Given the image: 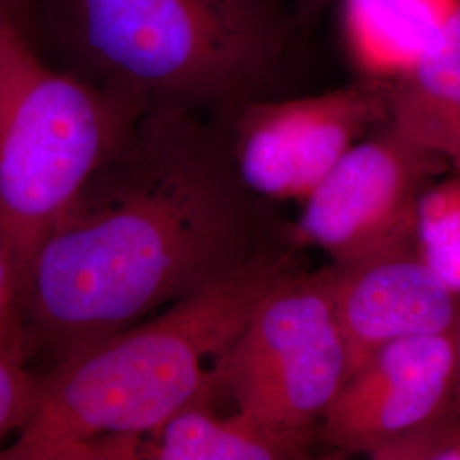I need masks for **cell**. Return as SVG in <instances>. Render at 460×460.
Instances as JSON below:
<instances>
[{"label":"cell","instance_id":"obj_11","mask_svg":"<svg viewBox=\"0 0 460 460\" xmlns=\"http://www.w3.org/2000/svg\"><path fill=\"white\" fill-rule=\"evenodd\" d=\"M389 123L460 174V2L420 60L391 81Z\"/></svg>","mask_w":460,"mask_h":460},{"label":"cell","instance_id":"obj_4","mask_svg":"<svg viewBox=\"0 0 460 460\" xmlns=\"http://www.w3.org/2000/svg\"><path fill=\"white\" fill-rule=\"evenodd\" d=\"M146 111L47 66L0 14V230L22 279L57 218Z\"/></svg>","mask_w":460,"mask_h":460},{"label":"cell","instance_id":"obj_16","mask_svg":"<svg viewBox=\"0 0 460 460\" xmlns=\"http://www.w3.org/2000/svg\"><path fill=\"white\" fill-rule=\"evenodd\" d=\"M0 14L30 36L33 28L34 0H0Z\"/></svg>","mask_w":460,"mask_h":460},{"label":"cell","instance_id":"obj_10","mask_svg":"<svg viewBox=\"0 0 460 460\" xmlns=\"http://www.w3.org/2000/svg\"><path fill=\"white\" fill-rule=\"evenodd\" d=\"M317 429L279 427L249 412L220 414L201 397L140 438L146 460L305 459Z\"/></svg>","mask_w":460,"mask_h":460},{"label":"cell","instance_id":"obj_3","mask_svg":"<svg viewBox=\"0 0 460 460\" xmlns=\"http://www.w3.org/2000/svg\"><path fill=\"white\" fill-rule=\"evenodd\" d=\"M49 16L72 74L147 111L246 102L285 41L270 0H51Z\"/></svg>","mask_w":460,"mask_h":460},{"label":"cell","instance_id":"obj_15","mask_svg":"<svg viewBox=\"0 0 460 460\" xmlns=\"http://www.w3.org/2000/svg\"><path fill=\"white\" fill-rule=\"evenodd\" d=\"M22 273L0 230V343L22 338Z\"/></svg>","mask_w":460,"mask_h":460},{"label":"cell","instance_id":"obj_18","mask_svg":"<svg viewBox=\"0 0 460 460\" xmlns=\"http://www.w3.org/2000/svg\"><path fill=\"white\" fill-rule=\"evenodd\" d=\"M329 2H332V0H300L304 14H314V13L317 14V11L326 7Z\"/></svg>","mask_w":460,"mask_h":460},{"label":"cell","instance_id":"obj_5","mask_svg":"<svg viewBox=\"0 0 460 460\" xmlns=\"http://www.w3.org/2000/svg\"><path fill=\"white\" fill-rule=\"evenodd\" d=\"M349 376L331 266L277 279L215 372V393L279 427L317 429Z\"/></svg>","mask_w":460,"mask_h":460},{"label":"cell","instance_id":"obj_14","mask_svg":"<svg viewBox=\"0 0 460 460\" xmlns=\"http://www.w3.org/2000/svg\"><path fill=\"white\" fill-rule=\"evenodd\" d=\"M40 389V374L28 367L22 338L0 343V457L2 444L30 421Z\"/></svg>","mask_w":460,"mask_h":460},{"label":"cell","instance_id":"obj_7","mask_svg":"<svg viewBox=\"0 0 460 460\" xmlns=\"http://www.w3.org/2000/svg\"><path fill=\"white\" fill-rule=\"evenodd\" d=\"M391 81L368 79L307 98L230 108L218 128L232 164L258 198L304 201L363 137L389 121Z\"/></svg>","mask_w":460,"mask_h":460},{"label":"cell","instance_id":"obj_8","mask_svg":"<svg viewBox=\"0 0 460 460\" xmlns=\"http://www.w3.org/2000/svg\"><path fill=\"white\" fill-rule=\"evenodd\" d=\"M457 382V329L389 343L348 376L317 433L340 452L391 460L454 420Z\"/></svg>","mask_w":460,"mask_h":460},{"label":"cell","instance_id":"obj_1","mask_svg":"<svg viewBox=\"0 0 460 460\" xmlns=\"http://www.w3.org/2000/svg\"><path fill=\"white\" fill-rule=\"evenodd\" d=\"M218 127L148 110L57 218L22 279V341L49 365L249 263L261 212Z\"/></svg>","mask_w":460,"mask_h":460},{"label":"cell","instance_id":"obj_9","mask_svg":"<svg viewBox=\"0 0 460 460\" xmlns=\"http://www.w3.org/2000/svg\"><path fill=\"white\" fill-rule=\"evenodd\" d=\"M331 273L349 374L382 346L457 329L460 296L433 275L416 247L353 266L331 264Z\"/></svg>","mask_w":460,"mask_h":460},{"label":"cell","instance_id":"obj_19","mask_svg":"<svg viewBox=\"0 0 460 460\" xmlns=\"http://www.w3.org/2000/svg\"><path fill=\"white\" fill-rule=\"evenodd\" d=\"M457 348H459V382H457V391H456V399H454V414L460 412V317L457 324Z\"/></svg>","mask_w":460,"mask_h":460},{"label":"cell","instance_id":"obj_17","mask_svg":"<svg viewBox=\"0 0 460 460\" xmlns=\"http://www.w3.org/2000/svg\"><path fill=\"white\" fill-rule=\"evenodd\" d=\"M440 460H460V423H454L445 431L444 440L437 454Z\"/></svg>","mask_w":460,"mask_h":460},{"label":"cell","instance_id":"obj_12","mask_svg":"<svg viewBox=\"0 0 460 460\" xmlns=\"http://www.w3.org/2000/svg\"><path fill=\"white\" fill-rule=\"evenodd\" d=\"M460 0H343L346 49L362 77L395 81L429 49Z\"/></svg>","mask_w":460,"mask_h":460},{"label":"cell","instance_id":"obj_6","mask_svg":"<svg viewBox=\"0 0 460 460\" xmlns=\"http://www.w3.org/2000/svg\"><path fill=\"white\" fill-rule=\"evenodd\" d=\"M448 169L387 121L349 148L302 201L288 244L317 247L334 266L414 249L420 197Z\"/></svg>","mask_w":460,"mask_h":460},{"label":"cell","instance_id":"obj_2","mask_svg":"<svg viewBox=\"0 0 460 460\" xmlns=\"http://www.w3.org/2000/svg\"><path fill=\"white\" fill-rule=\"evenodd\" d=\"M292 246L249 263L40 374L33 414L0 459H98L99 444L146 437L201 397L264 292L296 270Z\"/></svg>","mask_w":460,"mask_h":460},{"label":"cell","instance_id":"obj_13","mask_svg":"<svg viewBox=\"0 0 460 460\" xmlns=\"http://www.w3.org/2000/svg\"><path fill=\"white\" fill-rule=\"evenodd\" d=\"M416 252L445 287L460 296V174L429 182L416 208Z\"/></svg>","mask_w":460,"mask_h":460}]
</instances>
